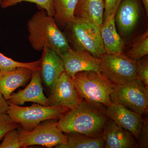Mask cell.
<instances>
[{"instance_id": "obj_1", "label": "cell", "mask_w": 148, "mask_h": 148, "mask_svg": "<svg viewBox=\"0 0 148 148\" xmlns=\"http://www.w3.org/2000/svg\"><path fill=\"white\" fill-rule=\"evenodd\" d=\"M109 118L106 107L83 100L62 115L58 127L65 133H77L90 137L101 136Z\"/></svg>"}, {"instance_id": "obj_2", "label": "cell", "mask_w": 148, "mask_h": 148, "mask_svg": "<svg viewBox=\"0 0 148 148\" xmlns=\"http://www.w3.org/2000/svg\"><path fill=\"white\" fill-rule=\"evenodd\" d=\"M27 25L29 41L34 50L41 51L47 47L60 56L71 48L66 35L44 10L40 9L33 14Z\"/></svg>"}, {"instance_id": "obj_3", "label": "cell", "mask_w": 148, "mask_h": 148, "mask_svg": "<svg viewBox=\"0 0 148 148\" xmlns=\"http://www.w3.org/2000/svg\"><path fill=\"white\" fill-rule=\"evenodd\" d=\"M81 98L105 107L111 103L110 95L114 84L102 73L93 71L79 72L71 79Z\"/></svg>"}, {"instance_id": "obj_4", "label": "cell", "mask_w": 148, "mask_h": 148, "mask_svg": "<svg viewBox=\"0 0 148 148\" xmlns=\"http://www.w3.org/2000/svg\"><path fill=\"white\" fill-rule=\"evenodd\" d=\"M69 38L76 50L85 51L100 58L106 53L101 34V28L82 18L75 17L66 27Z\"/></svg>"}, {"instance_id": "obj_5", "label": "cell", "mask_w": 148, "mask_h": 148, "mask_svg": "<svg viewBox=\"0 0 148 148\" xmlns=\"http://www.w3.org/2000/svg\"><path fill=\"white\" fill-rule=\"evenodd\" d=\"M8 102V101H7ZM7 113L12 119L25 130H31L40 123L50 119H58L69 109L61 106H44L34 103L21 107L9 103Z\"/></svg>"}, {"instance_id": "obj_6", "label": "cell", "mask_w": 148, "mask_h": 148, "mask_svg": "<svg viewBox=\"0 0 148 148\" xmlns=\"http://www.w3.org/2000/svg\"><path fill=\"white\" fill-rule=\"evenodd\" d=\"M57 119H50L40 123L31 130L19 126L17 128L21 148L39 145L52 148L59 144L68 145L67 135L58 127Z\"/></svg>"}, {"instance_id": "obj_7", "label": "cell", "mask_w": 148, "mask_h": 148, "mask_svg": "<svg viewBox=\"0 0 148 148\" xmlns=\"http://www.w3.org/2000/svg\"><path fill=\"white\" fill-rule=\"evenodd\" d=\"M101 73L116 85L126 84L138 78L136 61L123 53H106L99 58Z\"/></svg>"}, {"instance_id": "obj_8", "label": "cell", "mask_w": 148, "mask_h": 148, "mask_svg": "<svg viewBox=\"0 0 148 148\" xmlns=\"http://www.w3.org/2000/svg\"><path fill=\"white\" fill-rule=\"evenodd\" d=\"M148 88L139 78L126 84H114L111 102L121 104L142 115L148 111Z\"/></svg>"}, {"instance_id": "obj_9", "label": "cell", "mask_w": 148, "mask_h": 148, "mask_svg": "<svg viewBox=\"0 0 148 148\" xmlns=\"http://www.w3.org/2000/svg\"><path fill=\"white\" fill-rule=\"evenodd\" d=\"M65 72L71 79L79 72L93 71L101 73L99 58L85 51L70 49L60 55Z\"/></svg>"}, {"instance_id": "obj_10", "label": "cell", "mask_w": 148, "mask_h": 148, "mask_svg": "<svg viewBox=\"0 0 148 148\" xmlns=\"http://www.w3.org/2000/svg\"><path fill=\"white\" fill-rule=\"evenodd\" d=\"M71 79L65 72L62 73L48 98V106H61L69 110L83 101Z\"/></svg>"}, {"instance_id": "obj_11", "label": "cell", "mask_w": 148, "mask_h": 148, "mask_svg": "<svg viewBox=\"0 0 148 148\" xmlns=\"http://www.w3.org/2000/svg\"><path fill=\"white\" fill-rule=\"evenodd\" d=\"M109 118L132 134L138 140L145 120L142 115L118 103H111L106 107Z\"/></svg>"}, {"instance_id": "obj_12", "label": "cell", "mask_w": 148, "mask_h": 148, "mask_svg": "<svg viewBox=\"0 0 148 148\" xmlns=\"http://www.w3.org/2000/svg\"><path fill=\"white\" fill-rule=\"evenodd\" d=\"M30 81L24 89L13 92L8 102L18 106L24 105L26 102H32L48 106V98L44 93L40 68L34 71Z\"/></svg>"}, {"instance_id": "obj_13", "label": "cell", "mask_w": 148, "mask_h": 148, "mask_svg": "<svg viewBox=\"0 0 148 148\" xmlns=\"http://www.w3.org/2000/svg\"><path fill=\"white\" fill-rule=\"evenodd\" d=\"M41 59V77L50 92L62 73L65 72L60 56L49 48H44Z\"/></svg>"}, {"instance_id": "obj_14", "label": "cell", "mask_w": 148, "mask_h": 148, "mask_svg": "<svg viewBox=\"0 0 148 148\" xmlns=\"http://www.w3.org/2000/svg\"><path fill=\"white\" fill-rule=\"evenodd\" d=\"M138 0H122L115 16V22L121 34L126 36L135 29L140 17Z\"/></svg>"}, {"instance_id": "obj_15", "label": "cell", "mask_w": 148, "mask_h": 148, "mask_svg": "<svg viewBox=\"0 0 148 148\" xmlns=\"http://www.w3.org/2000/svg\"><path fill=\"white\" fill-rule=\"evenodd\" d=\"M102 136L105 141V148H134L138 146L132 134L110 119L105 125Z\"/></svg>"}, {"instance_id": "obj_16", "label": "cell", "mask_w": 148, "mask_h": 148, "mask_svg": "<svg viewBox=\"0 0 148 148\" xmlns=\"http://www.w3.org/2000/svg\"><path fill=\"white\" fill-rule=\"evenodd\" d=\"M34 71L19 67L10 71H0V92L8 100L14 91L25 85L32 78Z\"/></svg>"}, {"instance_id": "obj_17", "label": "cell", "mask_w": 148, "mask_h": 148, "mask_svg": "<svg viewBox=\"0 0 148 148\" xmlns=\"http://www.w3.org/2000/svg\"><path fill=\"white\" fill-rule=\"evenodd\" d=\"M115 16V14H111L103 21L100 31L106 53L122 54L124 42L117 32Z\"/></svg>"}, {"instance_id": "obj_18", "label": "cell", "mask_w": 148, "mask_h": 148, "mask_svg": "<svg viewBox=\"0 0 148 148\" xmlns=\"http://www.w3.org/2000/svg\"><path fill=\"white\" fill-rule=\"evenodd\" d=\"M105 8L104 0H78L74 14L75 17L90 21L101 28Z\"/></svg>"}, {"instance_id": "obj_19", "label": "cell", "mask_w": 148, "mask_h": 148, "mask_svg": "<svg viewBox=\"0 0 148 148\" xmlns=\"http://www.w3.org/2000/svg\"><path fill=\"white\" fill-rule=\"evenodd\" d=\"M78 0H52L56 24L66 27L73 21L75 10Z\"/></svg>"}, {"instance_id": "obj_20", "label": "cell", "mask_w": 148, "mask_h": 148, "mask_svg": "<svg viewBox=\"0 0 148 148\" xmlns=\"http://www.w3.org/2000/svg\"><path fill=\"white\" fill-rule=\"evenodd\" d=\"M69 148H105V142L102 136L90 137L77 133H68Z\"/></svg>"}, {"instance_id": "obj_21", "label": "cell", "mask_w": 148, "mask_h": 148, "mask_svg": "<svg viewBox=\"0 0 148 148\" xmlns=\"http://www.w3.org/2000/svg\"><path fill=\"white\" fill-rule=\"evenodd\" d=\"M148 53V31L140 35L134 42L126 55L130 59L137 61Z\"/></svg>"}, {"instance_id": "obj_22", "label": "cell", "mask_w": 148, "mask_h": 148, "mask_svg": "<svg viewBox=\"0 0 148 148\" xmlns=\"http://www.w3.org/2000/svg\"><path fill=\"white\" fill-rule=\"evenodd\" d=\"M41 59L29 63H23L14 61L0 53V71H10L19 67H25L34 71L40 68Z\"/></svg>"}, {"instance_id": "obj_23", "label": "cell", "mask_w": 148, "mask_h": 148, "mask_svg": "<svg viewBox=\"0 0 148 148\" xmlns=\"http://www.w3.org/2000/svg\"><path fill=\"white\" fill-rule=\"evenodd\" d=\"M23 2L36 4L40 9L45 10L48 15L53 17L54 16V11L52 0H2L1 8H7Z\"/></svg>"}, {"instance_id": "obj_24", "label": "cell", "mask_w": 148, "mask_h": 148, "mask_svg": "<svg viewBox=\"0 0 148 148\" xmlns=\"http://www.w3.org/2000/svg\"><path fill=\"white\" fill-rule=\"evenodd\" d=\"M21 148L18 137V130L14 129L6 133L3 142L0 145V148Z\"/></svg>"}, {"instance_id": "obj_25", "label": "cell", "mask_w": 148, "mask_h": 148, "mask_svg": "<svg viewBox=\"0 0 148 148\" xmlns=\"http://www.w3.org/2000/svg\"><path fill=\"white\" fill-rule=\"evenodd\" d=\"M20 125L13 121L7 113L0 114V141L3 138L7 132L16 129Z\"/></svg>"}, {"instance_id": "obj_26", "label": "cell", "mask_w": 148, "mask_h": 148, "mask_svg": "<svg viewBox=\"0 0 148 148\" xmlns=\"http://www.w3.org/2000/svg\"><path fill=\"white\" fill-rule=\"evenodd\" d=\"M136 68L138 78L148 87V61L147 58H140L136 61Z\"/></svg>"}, {"instance_id": "obj_27", "label": "cell", "mask_w": 148, "mask_h": 148, "mask_svg": "<svg viewBox=\"0 0 148 148\" xmlns=\"http://www.w3.org/2000/svg\"><path fill=\"white\" fill-rule=\"evenodd\" d=\"M105 8L103 21L111 14H115L122 0H104Z\"/></svg>"}, {"instance_id": "obj_28", "label": "cell", "mask_w": 148, "mask_h": 148, "mask_svg": "<svg viewBox=\"0 0 148 148\" xmlns=\"http://www.w3.org/2000/svg\"><path fill=\"white\" fill-rule=\"evenodd\" d=\"M137 148L148 147V123L147 121H145L141 129L139 137Z\"/></svg>"}, {"instance_id": "obj_29", "label": "cell", "mask_w": 148, "mask_h": 148, "mask_svg": "<svg viewBox=\"0 0 148 148\" xmlns=\"http://www.w3.org/2000/svg\"><path fill=\"white\" fill-rule=\"evenodd\" d=\"M8 108V104L7 101L5 99L0 92V114L7 113Z\"/></svg>"}, {"instance_id": "obj_30", "label": "cell", "mask_w": 148, "mask_h": 148, "mask_svg": "<svg viewBox=\"0 0 148 148\" xmlns=\"http://www.w3.org/2000/svg\"><path fill=\"white\" fill-rule=\"evenodd\" d=\"M145 9L146 13L148 16V0H142Z\"/></svg>"}, {"instance_id": "obj_31", "label": "cell", "mask_w": 148, "mask_h": 148, "mask_svg": "<svg viewBox=\"0 0 148 148\" xmlns=\"http://www.w3.org/2000/svg\"><path fill=\"white\" fill-rule=\"evenodd\" d=\"M55 148H69V146L67 144H59L56 145L54 147Z\"/></svg>"}, {"instance_id": "obj_32", "label": "cell", "mask_w": 148, "mask_h": 148, "mask_svg": "<svg viewBox=\"0 0 148 148\" xmlns=\"http://www.w3.org/2000/svg\"><path fill=\"white\" fill-rule=\"evenodd\" d=\"M2 2V0H0V8H1V5Z\"/></svg>"}]
</instances>
